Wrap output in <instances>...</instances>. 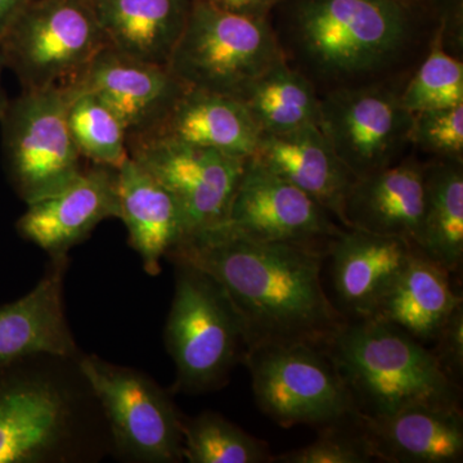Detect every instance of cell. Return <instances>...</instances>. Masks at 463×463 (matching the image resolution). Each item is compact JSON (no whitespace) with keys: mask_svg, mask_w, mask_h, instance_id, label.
Returning <instances> with one entry per match:
<instances>
[{"mask_svg":"<svg viewBox=\"0 0 463 463\" xmlns=\"http://www.w3.org/2000/svg\"><path fill=\"white\" fill-rule=\"evenodd\" d=\"M221 11L237 16L268 18L281 0H200Z\"/></svg>","mask_w":463,"mask_h":463,"instance_id":"cell-33","label":"cell"},{"mask_svg":"<svg viewBox=\"0 0 463 463\" xmlns=\"http://www.w3.org/2000/svg\"><path fill=\"white\" fill-rule=\"evenodd\" d=\"M76 359L41 355L0 365V463L85 458L96 398Z\"/></svg>","mask_w":463,"mask_h":463,"instance_id":"cell-3","label":"cell"},{"mask_svg":"<svg viewBox=\"0 0 463 463\" xmlns=\"http://www.w3.org/2000/svg\"><path fill=\"white\" fill-rule=\"evenodd\" d=\"M462 303L461 295L450 283V273L416 251L373 317L398 326L423 343L437 337L448 317Z\"/></svg>","mask_w":463,"mask_h":463,"instance_id":"cell-24","label":"cell"},{"mask_svg":"<svg viewBox=\"0 0 463 463\" xmlns=\"http://www.w3.org/2000/svg\"><path fill=\"white\" fill-rule=\"evenodd\" d=\"M30 0H0V39L8 32Z\"/></svg>","mask_w":463,"mask_h":463,"instance_id":"cell-35","label":"cell"},{"mask_svg":"<svg viewBox=\"0 0 463 463\" xmlns=\"http://www.w3.org/2000/svg\"><path fill=\"white\" fill-rule=\"evenodd\" d=\"M71 83L108 106L128 139L151 132L187 90L167 66L125 56L106 45Z\"/></svg>","mask_w":463,"mask_h":463,"instance_id":"cell-15","label":"cell"},{"mask_svg":"<svg viewBox=\"0 0 463 463\" xmlns=\"http://www.w3.org/2000/svg\"><path fill=\"white\" fill-rule=\"evenodd\" d=\"M239 99L261 134L318 125V91L285 57L265 70Z\"/></svg>","mask_w":463,"mask_h":463,"instance_id":"cell-26","label":"cell"},{"mask_svg":"<svg viewBox=\"0 0 463 463\" xmlns=\"http://www.w3.org/2000/svg\"><path fill=\"white\" fill-rule=\"evenodd\" d=\"M419 251L398 237L344 227L328 245L332 285L346 319L370 318L411 258Z\"/></svg>","mask_w":463,"mask_h":463,"instance_id":"cell-16","label":"cell"},{"mask_svg":"<svg viewBox=\"0 0 463 463\" xmlns=\"http://www.w3.org/2000/svg\"><path fill=\"white\" fill-rule=\"evenodd\" d=\"M175 265V291L165 326L166 349L175 364L174 392L221 388L248 352L236 309L214 279L190 264Z\"/></svg>","mask_w":463,"mask_h":463,"instance_id":"cell-5","label":"cell"},{"mask_svg":"<svg viewBox=\"0 0 463 463\" xmlns=\"http://www.w3.org/2000/svg\"><path fill=\"white\" fill-rule=\"evenodd\" d=\"M408 2L431 8L441 17V23L462 17V0H408Z\"/></svg>","mask_w":463,"mask_h":463,"instance_id":"cell-34","label":"cell"},{"mask_svg":"<svg viewBox=\"0 0 463 463\" xmlns=\"http://www.w3.org/2000/svg\"><path fill=\"white\" fill-rule=\"evenodd\" d=\"M128 148L178 203L185 239L225 223L246 160L164 138L128 139Z\"/></svg>","mask_w":463,"mask_h":463,"instance_id":"cell-12","label":"cell"},{"mask_svg":"<svg viewBox=\"0 0 463 463\" xmlns=\"http://www.w3.org/2000/svg\"><path fill=\"white\" fill-rule=\"evenodd\" d=\"M252 392L261 412L282 428H325L356 416L352 394L325 347L267 344L246 352Z\"/></svg>","mask_w":463,"mask_h":463,"instance_id":"cell-7","label":"cell"},{"mask_svg":"<svg viewBox=\"0 0 463 463\" xmlns=\"http://www.w3.org/2000/svg\"><path fill=\"white\" fill-rule=\"evenodd\" d=\"M410 147L463 163V105L413 114Z\"/></svg>","mask_w":463,"mask_h":463,"instance_id":"cell-31","label":"cell"},{"mask_svg":"<svg viewBox=\"0 0 463 463\" xmlns=\"http://www.w3.org/2000/svg\"><path fill=\"white\" fill-rule=\"evenodd\" d=\"M225 227L260 242L321 250L343 225L321 203L261 165L246 160Z\"/></svg>","mask_w":463,"mask_h":463,"instance_id":"cell-13","label":"cell"},{"mask_svg":"<svg viewBox=\"0 0 463 463\" xmlns=\"http://www.w3.org/2000/svg\"><path fill=\"white\" fill-rule=\"evenodd\" d=\"M106 47L166 66L194 0H85Z\"/></svg>","mask_w":463,"mask_h":463,"instance_id":"cell-23","label":"cell"},{"mask_svg":"<svg viewBox=\"0 0 463 463\" xmlns=\"http://www.w3.org/2000/svg\"><path fill=\"white\" fill-rule=\"evenodd\" d=\"M268 20L285 60L319 96L404 80L441 26L437 12L408 0H281Z\"/></svg>","mask_w":463,"mask_h":463,"instance_id":"cell-1","label":"cell"},{"mask_svg":"<svg viewBox=\"0 0 463 463\" xmlns=\"http://www.w3.org/2000/svg\"><path fill=\"white\" fill-rule=\"evenodd\" d=\"M283 57L268 18L237 16L194 0L166 66L184 87L240 99Z\"/></svg>","mask_w":463,"mask_h":463,"instance_id":"cell-6","label":"cell"},{"mask_svg":"<svg viewBox=\"0 0 463 463\" xmlns=\"http://www.w3.org/2000/svg\"><path fill=\"white\" fill-rule=\"evenodd\" d=\"M118 207L129 245L149 276L161 272V260L187 237L178 203L141 164L129 157L116 169Z\"/></svg>","mask_w":463,"mask_h":463,"instance_id":"cell-21","label":"cell"},{"mask_svg":"<svg viewBox=\"0 0 463 463\" xmlns=\"http://www.w3.org/2000/svg\"><path fill=\"white\" fill-rule=\"evenodd\" d=\"M376 461L370 444L359 428L356 416L321 428L309 446L273 456L279 463H368Z\"/></svg>","mask_w":463,"mask_h":463,"instance_id":"cell-30","label":"cell"},{"mask_svg":"<svg viewBox=\"0 0 463 463\" xmlns=\"http://www.w3.org/2000/svg\"><path fill=\"white\" fill-rule=\"evenodd\" d=\"M434 341L437 347L431 352L447 376L458 385L463 374V303L448 317Z\"/></svg>","mask_w":463,"mask_h":463,"instance_id":"cell-32","label":"cell"},{"mask_svg":"<svg viewBox=\"0 0 463 463\" xmlns=\"http://www.w3.org/2000/svg\"><path fill=\"white\" fill-rule=\"evenodd\" d=\"M67 105L66 84L24 90L0 118L5 173L25 203L58 190L83 170Z\"/></svg>","mask_w":463,"mask_h":463,"instance_id":"cell-9","label":"cell"},{"mask_svg":"<svg viewBox=\"0 0 463 463\" xmlns=\"http://www.w3.org/2000/svg\"><path fill=\"white\" fill-rule=\"evenodd\" d=\"M356 412L388 416L411 407L461 408L459 385L421 341L392 323L346 319L326 344Z\"/></svg>","mask_w":463,"mask_h":463,"instance_id":"cell-4","label":"cell"},{"mask_svg":"<svg viewBox=\"0 0 463 463\" xmlns=\"http://www.w3.org/2000/svg\"><path fill=\"white\" fill-rule=\"evenodd\" d=\"M69 258H51L38 285L12 303L0 306V365L33 356H79L65 310Z\"/></svg>","mask_w":463,"mask_h":463,"instance_id":"cell-17","label":"cell"},{"mask_svg":"<svg viewBox=\"0 0 463 463\" xmlns=\"http://www.w3.org/2000/svg\"><path fill=\"white\" fill-rule=\"evenodd\" d=\"M66 87L67 120L81 157L90 158L96 165L118 169L130 157L123 124L90 91L75 83Z\"/></svg>","mask_w":463,"mask_h":463,"instance_id":"cell-27","label":"cell"},{"mask_svg":"<svg viewBox=\"0 0 463 463\" xmlns=\"http://www.w3.org/2000/svg\"><path fill=\"white\" fill-rule=\"evenodd\" d=\"M260 136L239 99L187 88L156 128L136 138L172 139L248 160L257 154Z\"/></svg>","mask_w":463,"mask_h":463,"instance_id":"cell-22","label":"cell"},{"mask_svg":"<svg viewBox=\"0 0 463 463\" xmlns=\"http://www.w3.org/2000/svg\"><path fill=\"white\" fill-rule=\"evenodd\" d=\"M254 158L309 194L340 223L344 201L356 178L337 156L318 125L288 133L261 134Z\"/></svg>","mask_w":463,"mask_h":463,"instance_id":"cell-20","label":"cell"},{"mask_svg":"<svg viewBox=\"0 0 463 463\" xmlns=\"http://www.w3.org/2000/svg\"><path fill=\"white\" fill-rule=\"evenodd\" d=\"M183 459L190 463L273 462L269 447L221 414L183 420Z\"/></svg>","mask_w":463,"mask_h":463,"instance_id":"cell-28","label":"cell"},{"mask_svg":"<svg viewBox=\"0 0 463 463\" xmlns=\"http://www.w3.org/2000/svg\"><path fill=\"white\" fill-rule=\"evenodd\" d=\"M405 80L339 88L319 96V129L355 178L398 163L410 147L413 114L401 99Z\"/></svg>","mask_w":463,"mask_h":463,"instance_id":"cell-11","label":"cell"},{"mask_svg":"<svg viewBox=\"0 0 463 463\" xmlns=\"http://www.w3.org/2000/svg\"><path fill=\"white\" fill-rule=\"evenodd\" d=\"M214 279L236 309L248 350L267 344L325 346L346 321L326 294V252L260 242L225 225L188 237L167 254Z\"/></svg>","mask_w":463,"mask_h":463,"instance_id":"cell-2","label":"cell"},{"mask_svg":"<svg viewBox=\"0 0 463 463\" xmlns=\"http://www.w3.org/2000/svg\"><path fill=\"white\" fill-rule=\"evenodd\" d=\"M5 67V54H3L2 45H0V118L5 115V109L8 108L9 99L3 87L2 71Z\"/></svg>","mask_w":463,"mask_h":463,"instance_id":"cell-36","label":"cell"},{"mask_svg":"<svg viewBox=\"0 0 463 463\" xmlns=\"http://www.w3.org/2000/svg\"><path fill=\"white\" fill-rule=\"evenodd\" d=\"M461 408L411 407L388 416L356 413L374 459L392 463H458L463 458Z\"/></svg>","mask_w":463,"mask_h":463,"instance_id":"cell-19","label":"cell"},{"mask_svg":"<svg viewBox=\"0 0 463 463\" xmlns=\"http://www.w3.org/2000/svg\"><path fill=\"white\" fill-rule=\"evenodd\" d=\"M16 228L23 239L47 252L66 257L97 225L120 215L116 170L97 165L41 199L26 203Z\"/></svg>","mask_w":463,"mask_h":463,"instance_id":"cell-14","label":"cell"},{"mask_svg":"<svg viewBox=\"0 0 463 463\" xmlns=\"http://www.w3.org/2000/svg\"><path fill=\"white\" fill-rule=\"evenodd\" d=\"M401 99L411 114L463 105L462 58L453 56L444 47L441 26L405 80Z\"/></svg>","mask_w":463,"mask_h":463,"instance_id":"cell-29","label":"cell"},{"mask_svg":"<svg viewBox=\"0 0 463 463\" xmlns=\"http://www.w3.org/2000/svg\"><path fill=\"white\" fill-rule=\"evenodd\" d=\"M0 45L24 90H41L74 81L106 44L85 0H30Z\"/></svg>","mask_w":463,"mask_h":463,"instance_id":"cell-10","label":"cell"},{"mask_svg":"<svg viewBox=\"0 0 463 463\" xmlns=\"http://www.w3.org/2000/svg\"><path fill=\"white\" fill-rule=\"evenodd\" d=\"M425 203V163L403 157L356 178L341 210L343 227L398 237L416 248Z\"/></svg>","mask_w":463,"mask_h":463,"instance_id":"cell-18","label":"cell"},{"mask_svg":"<svg viewBox=\"0 0 463 463\" xmlns=\"http://www.w3.org/2000/svg\"><path fill=\"white\" fill-rule=\"evenodd\" d=\"M416 249L450 274L463 263V163H425V203Z\"/></svg>","mask_w":463,"mask_h":463,"instance_id":"cell-25","label":"cell"},{"mask_svg":"<svg viewBox=\"0 0 463 463\" xmlns=\"http://www.w3.org/2000/svg\"><path fill=\"white\" fill-rule=\"evenodd\" d=\"M79 370L96 398L114 448L132 461H183V417L165 390L148 376L79 355Z\"/></svg>","mask_w":463,"mask_h":463,"instance_id":"cell-8","label":"cell"}]
</instances>
